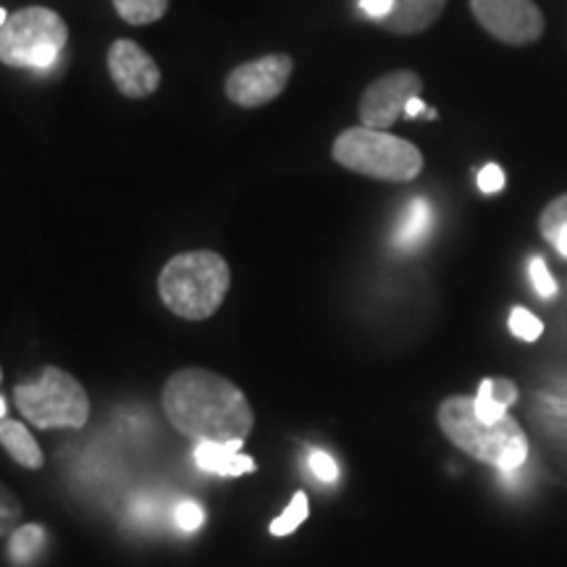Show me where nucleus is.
Masks as SVG:
<instances>
[{"label": "nucleus", "mask_w": 567, "mask_h": 567, "mask_svg": "<svg viewBox=\"0 0 567 567\" xmlns=\"http://www.w3.org/2000/svg\"><path fill=\"white\" fill-rule=\"evenodd\" d=\"M161 402L174 429L200 444L243 446L255 425L243 389L205 368H182L168 375Z\"/></svg>", "instance_id": "f257e3e1"}, {"label": "nucleus", "mask_w": 567, "mask_h": 567, "mask_svg": "<svg viewBox=\"0 0 567 567\" xmlns=\"http://www.w3.org/2000/svg\"><path fill=\"white\" fill-rule=\"evenodd\" d=\"M231 287L224 255L213 250L179 252L163 266L158 295L163 305L184 321H205L221 308Z\"/></svg>", "instance_id": "f03ea898"}, {"label": "nucleus", "mask_w": 567, "mask_h": 567, "mask_svg": "<svg viewBox=\"0 0 567 567\" xmlns=\"http://www.w3.org/2000/svg\"><path fill=\"white\" fill-rule=\"evenodd\" d=\"M439 425L452 444L481 463L513 473L528 460V439L515 417L481 421L471 396H450L439 408Z\"/></svg>", "instance_id": "7ed1b4c3"}, {"label": "nucleus", "mask_w": 567, "mask_h": 567, "mask_svg": "<svg viewBox=\"0 0 567 567\" xmlns=\"http://www.w3.org/2000/svg\"><path fill=\"white\" fill-rule=\"evenodd\" d=\"M331 155L339 166L368 179L405 184L423 172V153L413 142L371 126H350L334 140Z\"/></svg>", "instance_id": "20e7f679"}, {"label": "nucleus", "mask_w": 567, "mask_h": 567, "mask_svg": "<svg viewBox=\"0 0 567 567\" xmlns=\"http://www.w3.org/2000/svg\"><path fill=\"white\" fill-rule=\"evenodd\" d=\"M69 42V27L61 13L45 6H27L0 27V61L13 69L48 74L61 61Z\"/></svg>", "instance_id": "39448f33"}, {"label": "nucleus", "mask_w": 567, "mask_h": 567, "mask_svg": "<svg viewBox=\"0 0 567 567\" xmlns=\"http://www.w3.org/2000/svg\"><path fill=\"white\" fill-rule=\"evenodd\" d=\"M19 413L38 429H82L90 421V396L69 371L45 365L34 381L13 389Z\"/></svg>", "instance_id": "423d86ee"}, {"label": "nucleus", "mask_w": 567, "mask_h": 567, "mask_svg": "<svg viewBox=\"0 0 567 567\" xmlns=\"http://www.w3.org/2000/svg\"><path fill=\"white\" fill-rule=\"evenodd\" d=\"M292 69L295 61L287 53H271L264 59L245 61L229 71L224 92L239 109H260L287 90Z\"/></svg>", "instance_id": "0eeeda50"}, {"label": "nucleus", "mask_w": 567, "mask_h": 567, "mask_svg": "<svg viewBox=\"0 0 567 567\" xmlns=\"http://www.w3.org/2000/svg\"><path fill=\"white\" fill-rule=\"evenodd\" d=\"M471 11L494 40L515 48L534 45L547 27L536 0H471Z\"/></svg>", "instance_id": "6e6552de"}, {"label": "nucleus", "mask_w": 567, "mask_h": 567, "mask_svg": "<svg viewBox=\"0 0 567 567\" xmlns=\"http://www.w3.org/2000/svg\"><path fill=\"white\" fill-rule=\"evenodd\" d=\"M423 92V80L417 71L400 69L389 71L368 84L363 97H360L358 113L360 124L371 130L389 132L392 126L405 116V105Z\"/></svg>", "instance_id": "1a4fd4ad"}, {"label": "nucleus", "mask_w": 567, "mask_h": 567, "mask_svg": "<svg viewBox=\"0 0 567 567\" xmlns=\"http://www.w3.org/2000/svg\"><path fill=\"white\" fill-rule=\"evenodd\" d=\"M109 74L116 90L130 101L151 97L161 87V69L153 55L134 40L118 38L109 48Z\"/></svg>", "instance_id": "9d476101"}, {"label": "nucleus", "mask_w": 567, "mask_h": 567, "mask_svg": "<svg viewBox=\"0 0 567 567\" xmlns=\"http://www.w3.org/2000/svg\"><path fill=\"white\" fill-rule=\"evenodd\" d=\"M444 9L446 0H394L392 13L386 19H381L379 24L386 32L408 38V34L425 32L429 27H434Z\"/></svg>", "instance_id": "9b49d317"}, {"label": "nucleus", "mask_w": 567, "mask_h": 567, "mask_svg": "<svg viewBox=\"0 0 567 567\" xmlns=\"http://www.w3.org/2000/svg\"><path fill=\"white\" fill-rule=\"evenodd\" d=\"M243 446L237 444H197L195 463L203 471L216 473V476H245L252 473L255 460L250 455H243Z\"/></svg>", "instance_id": "f8f14e48"}, {"label": "nucleus", "mask_w": 567, "mask_h": 567, "mask_svg": "<svg viewBox=\"0 0 567 567\" xmlns=\"http://www.w3.org/2000/svg\"><path fill=\"white\" fill-rule=\"evenodd\" d=\"M0 444L9 455L17 460L21 467H30V471H40L45 465L40 444L34 442L32 431L19 421H0Z\"/></svg>", "instance_id": "ddd939ff"}, {"label": "nucleus", "mask_w": 567, "mask_h": 567, "mask_svg": "<svg viewBox=\"0 0 567 567\" xmlns=\"http://www.w3.org/2000/svg\"><path fill=\"white\" fill-rule=\"evenodd\" d=\"M517 400V386L509 379H484L478 386L473 408L481 421L494 423L507 415V408Z\"/></svg>", "instance_id": "4468645a"}, {"label": "nucleus", "mask_w": 567, "mask_h": 567, "mask_svg": "<svg viewBox=\"0 0 567 567\" xmlns=\"http://www.w3.org/2000/svg\"><path fill=\"white\" fill-rule=\"evenodd\" d=\"M431 226H434V210H431L429 200L415 197V200L410 203L405 218H402L400 229L394 234V245L400 247V250H413L415 245H421L423 239L429 237Z\"/></svg>", "instance_id": "2eb2a0df"}, {"label": "nucleus", "mask_w": 567, "mask_h": 567, "mask_svg": "<svg viewBox=\"0 0 567 567\" xmlns=\"http://www.w3.org/2000/svg\"><path fill=\"white\" fill-rule=\"evenodd\" d=\"M113 9L126 24L147 27L166 17L168 0H113Z\"/></svg>", "instance_id": "dca6fc26"}, {"label": "nucleus", "mask_w": 567, "mask_h": 567, "mask_svg": "<svg viewBox=\"0 0 567 567\" xmlns=\"http://www.w3.org/2000/svg\"><path fill=\"white\" fill-rule=\"evenodd\" d=\"M42 547H45V528L32 523V526H19L11 534L9 544V557L17 565H30L34 557L40 555Z\"/></svg>", "instance_id": "f3484780"}, {"label": "nucleus", "mask_w": 567, "mask_h": 567, "mask_svg": "<svg viewBox=\"0 0 567 567\" xmlns=\"http://www.w3.org/2000/svg\"><path fill=\"white\" fill-rule=\"evenodd\" d=\"M308 515H310L308 494L297 492V494L292 496V502H289V505H287V509H284V513L271 523V534H274V536H289V534H295V530L302 526L305 517H308Z\"/></svg>", "instance_id": "a211bd4d"}, {"label": "nucleus", "mask_w": 567, "mask_h": 567, "mask_svg": "<svg viewBox=\"0 0 567 567\" xmlns=\"http://www.w3.org/2000/svg\"><path fill=\"white\" fill-rule=\"evenodd\" d=\"M21 517H24V507H21L19 496L9 486L0 484V538L11 536L21 526Z\"/></svg>", "instance_id": "6ab92c4d"}, {"label": "nucleus", "mask_w": 567, "mask_h": 567, "mask_svg": "<svg viewBox=\"0 0 567 567\" xmlns=\"http://www.w3.org/2000/svg\"><path fill=\"white\" fill-rule=\"evenodd\" d=\"M509 331L520 339V342H536L544 334V323L526 308H515L509 313Z\"/></svg>", "instance_id": "aec40b11"}, {"label": "nucleus", "mask_w": 567, "mask_h": 567, "mask_svg": "<svg viewBox=\"0 0 567 567\" xmlns=\"http://www.w3.org/2000/svg\"><path fill=\"white\" fill-rule=\"evenodd\" d=\"M528 274H530V281H534L536 292L544 297V300H551V297L557 295V281L551 279L549 268H547V260L544 258H530V266H528Z\"/></svg>", "instance_id": "412c9836"}, {"label": "nucleus", "mask_w": 567, "mask_h": 567, "mask_svg": "<svg viewBox=\"0 0 567 567\" xmlns=\"http://www.w3.org/2000/svg\"><path fill=\"white\" fill-rule=\"evenodd\" d=\"M308 463H310V471L316 473V478L323 481V484H334V481L339 478V467H337L334 457H331L329 452L310 450Z\"/></svg>", "instance_id": "4be33fe9"}, {"label": "nucleus", "mask_w": 567, "mask_h": 567, "mask_svg": "<svg viewBox=\"0 0 567 567\" xmlns=\"http://www.w3.org/2000/svg\"><path fill=\"white\" fill-rule=\"evenodd\" d=\"M176 523L182 530H197L205 523V509L193 499H184L176 505Z\"/></svg>", "instance_id": "5701e85b"}, {"label": "nucleus", "mask_w": 567, "mask_h": 567, "mask_svg": "<svg viewBox=\"0 0 567 567\" xmlns=\"http://www.w3.org/2000/svg\"><path fill=\"white\" fill-rule=\"evenodd\" d=\"M505 182H507V176H505V172H502V166H496V163H488V166H484V172L478 174V187H481V193H486V195L502 193V189H505Z\"/></svg>", "instance_id": "b1692460"}, {"label": "nucleus", "mask_w": 567, "mask_h": 567, "mask_svg": "<svg viewBox=\"0 0 567 567\" xmlns=\"http://www.w3.org/2000/svg\"><path fill=\"white\" fill-rule=\"evenodd\" d=\"M394 9V0H360V11L368 13L373 21L386 19Z\"/></svg>", "instance_id": "393cba45"}, {"label": "nucleus", "mask_w": 567, "mask_h": 567, "mask_svg": "<svg viewBox=\"0 0 567 567\" xmlns=\"http://www.w3.org/2000/svg\"><path fill=\"white\" fill-rule=\"evenodd\" d=\"M538 218H542V221H567V193L555 197Z\"/></svg>", "instance_id": "a878e982"}, {"label": "nucleus", "mask_w": 567, "mask_h": 567, "mask_svg": "<svg viewBox=\"0 0 567 567\" xmlns=\"http://www.w3.org/2000/svg\"><path fill=\"white\" fill-rule=\"evenodd\" d=\"M421 113H429V109H425V103L421 101V95H417V97H413V101L405 105V118H415V116H421Z\"/></svg>", "instance_id": "bb28decb"}, {"label": "nucleus", "mask_w": 567, "mask_h": 567, "mask_svg": "<svg viewBox=\"0 0 567 567\" xmlns=\"http://www.w3.org/2000/svg\"><path fill=\"white\" fill-rule=\"evenodd\" d=\"M3 415H6V400L0 396V421H3Z\"/></svg>", "instance_id": "cd10ccee"}, {"label": "nucleus", "mask_w": 567, "mask_h": 567, "mask_svg": "<svg viewBox=\"0 0 567 567\" xmlns=\"http://www.w3.org/2000/svg\"><path fill=\"white\" fill-rule=\"evenodd\" d=\"M6 19H9V13H6V9H0V27L6 24Z\"/></svg>", "instance_id": "c85d7f7f"}, {"label": "nucleus", "mask_w": 567, "mask_h": 567, "mask_svg": "<svg viewBox=\"0 0 567 567\" xmlns=\"http://www.w3.org/2000/svg\"><path fill=\"white\" fill-rule=\"evenodd\" d=\"M0 384H3V368H0Z\"/></svg>", "instance_id": "c756f323"}]
</instances>
